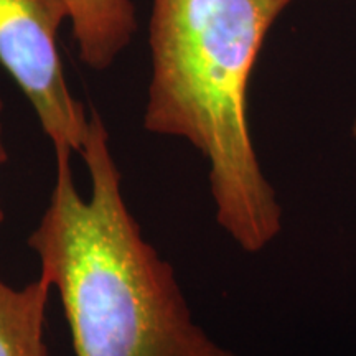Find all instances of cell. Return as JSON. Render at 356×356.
Segmentation results:
<instances>
[{"mask_svg": "<svg viewBox=\"0 0 356 356\" xmlns=\"http://www.w3.org/2000/svg\"><path fill=\"white\" fill-rule=\"evenodd\" d=\"M293 0H152L147 132L207 159L216 221L244 252L282 231V207L257 159L248 86L267 32Z\"/></svg>", "mask_w": 356, "mask_h": 356, "instance_id": "2", "label": "cell"}, {"mask_svg": "<svg viewBox=\"0 0 356 356\" xmlns=\"http://www.w3.org/2000/svg\"><path fill=\"white\" fill-rule=\"evenodd\" d=\"M66 20L65 0H0V66L32 104L53 149L81 154L91 115L71 92L58 51Z\"/></svg>", "mask_w": 356, "mask_h": 356, "instance_id": "3", "label": "cell"}, {"mask_svg": "<svg viewBox=\"0 0 356 356\" xmlns=\"http://www.w3.org/2000/svg\"><path fill=\"white\" fill-rule=\"evenodd\" d=\"M78 55L88 68L108 70L137 32L132 0H65Z\"/></svg>", "mask_w": 356, "mask_h": 356, "instance_id": "4", "label": "cell"}, {"mask_svg": "<svg viewBox=\"0 0 356 356\" xmlns=\"http://www.w3.org/2000/svg\"><path fill=\"white\" fill-rule=\"evenodd\" d=\"M70 150H55L50 202L26 244L55 289L76 356H239L193 318L175 269L142 234L101 115L81 157L91 193L74 185Z\"/></svg>", "mask_w": 356, "mask_h": 356, "instance_id": "1", "label": "cell"}, {"mask_svg": "<svg viewBox=\"0 0 356 356\" xmlns=\"http://www.w3.org/2000/svg\"><path fill=\"white\" fill-rule=\"evenodd\" d=\"M351 134H353V139H355V142H356V115H355L353 126H351Z\"/></svg>", "mask_w": 356, "mask_h": 356, "instance_id": "7", "label": "cell"}, {"mask_svg": "<svg viewBox=\"0 0 356 356\" xmlns=\"http://www.w3.org/2000/svg\"><path fill=\"white\" fill-rule=\"evenodd\" d=\"M50 293L42 275L24 287L0 279V356H48L44 312Z\"/></svg>", "mask_w": 356, "mask_h": 356, "instance_id": "5", "label": "cell"}, {"mask_svg": "<svg viewBox=\"0 0 356 356\" xmlns=\"http://www.w3.org/2000/svg\"><path fill=\"white\" fill-rule=\"evenodd\" d=\"M2 114H3V101L2 97H0V165L2 163H6L8 160V154H7V149H6V142H3V122H2ZM3 208H2V202H0V225L3 222Z\"/></svg>", "mask_w": 356, "mask_h": 356, "instance_id": "6", "label": "cell"}]
</instances>
